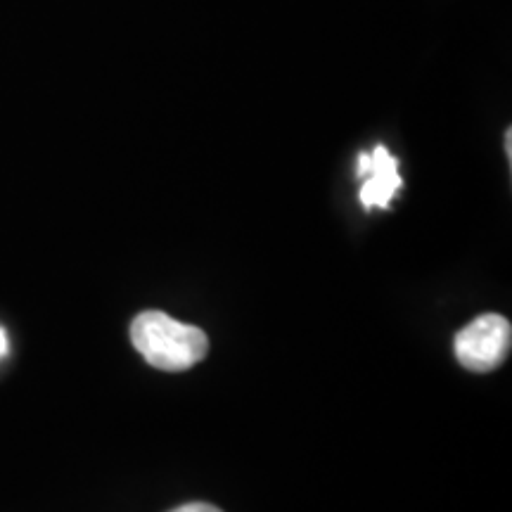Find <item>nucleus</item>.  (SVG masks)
<instances>
[{
  "label": "nucleus",
  "instance_id": "20e7f679",
  "mask_svg": "<svg viewBox=\"0 0 512 512\" xmlns=\"http://www.w3.org/2000/svg\"><path fill=\"white\" fill-rule=\"evenodd\" d=\"M171 512H223L211 503H185L181 508H174Z\"/></svg>",
  "mask_w": 512,
  "mask_h": 512
},
{
  "label": "nucleus",
  "instance_id": "f257e3e1",
  "mask_svg": "<svg viewBox=\"0 0 512 512\" xmlns=\"http://www.w3.org/2000/svg\"><path fill=\"white\" fill-rule=\"evenodd\" d=\"M131 342L152 368L181 373L204 361L209 337L200 328L178 323L162 311H143L131 323Z\"/></svg>",
  "mask_w": 512,
  "mask_h": 512
},
{
  "label": "nucleus",
  "instance_id": "f03ea898",
  "mask_svg": "<svg viewBox=\"0 0 512 512\" xmlns=\"http://www.w3.org/2000/svg\"><path fill=\"white\" fill-rule=\"evenodd\" d=\"M512 328L510 320L501 313H484L465 325L456 335L453 349L460 366L472 370V373H491L510 354Z\"/></svg>",
  "mask_w": 512,
  "mask_h": 512
},
{
  "label": "nucleus",
  "instance_id": "7ed1b4c3",
  "mask_svg": "<svg viewBox=\"0 0 512 512\" xmlns=\"http://www.w3.org/2000/svg\"><path fill=\"white\" fill-rule=\"evenodd\" d=\"M356 176L361 178V204L366 209L380 207L387 209L396 192L401 190V174H399V162L387 147L377 145L373 152H363L358 157Z\"/></svg>",
  "mask_w": 512,
  "mask_h": 512
},
{
  "label": "nucleus",
  "instance_id": "39448f33",
  "mask_svg": "<svg viewBox=\"0 0 512 512\" xmlns=\"http://www.w3.org/2000/svg\"><path fill=\"white\" fill-rule=\"evenodd\" d=\"M10 344H8V335H5V330L0 328V358H3L5 354H8Z\"/></svg>",
  "mask_w": 512,
  "mask_h": 512
}]
</instances>
